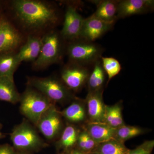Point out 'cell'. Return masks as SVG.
<instances>
[{
    "label": "cell",
    "instance_id": "6da1fadb",
    "mask_svg": "<svg viewBox=\"0 0 154 154\" xmlns=\"http://www.w3.org/2000/svg\"><path fill=\"white\" fill-rule=\"evenodd\" d=\"M13 17L28 35L53 30L60 22L59 10L52 3L40 0H14L10 2Z\"/></svg>",
    "mask_w": 154,
    "mask_h": 154
},
{
    "label": "cell",
    "instance_id": "7a4b0ae2",
    "mask_svg": "<svg viewBox=\"0 0 154 154\" xmlns=\"http://www.w3.org/2000/svg\"><path fill=\"white\" fill-rule=\"evenodd\" d=\"M65 40L60 32L51 30L42 36L41 51L37 59L33 63L35 69H42L58 63L62 60L66 51Z\"/></svg>",
    "mask_w": 154,
    "mask_h": 154
},
{
    "label": "cell",
    "instance_id": "3957f363",
    "mask_svg": "<svg viewBox=\"0 0 154 154\" xmlns=\"http://www.w3.org/2000/svg\"><path fill=\"white\" fill-rule=\"evenodd\" d=\"M28 86L36 89L54 104H63L74 98L60 79L55 77H31L28 78Z\"/></svg>",
    "mask_w": 154,
    "mask_h": 154
},
{
    "label": "cell",
    "instance_id": "277c9868",
    "mask_svg": "<svg viewBox=\"0 0 154 154\" xmlns=\"http://www.w3.org/2000/svg\"><path fill=\"white\" fill-rule=\"evenodd\" d=\"M68 42L66 51L69 61L90 67L102 57L104 49L94 42L80 38Z\"/></svg>",
    "mask_w": 154,
    "mask_h": 154
},
{
    "label": "cell",
    "instance_id": "5b68a950",
    "mask_svg": "<svg viewBox=\"0 0 154 154\" xmlns=\"http://www.w3.org/2000/svg\"><path fill=\"white\" fill-rule=\"evenodd\" d=\"M19 102L21 113L35 126L45 111L53 104H55L39 91L29 86L21 94Z\"/></svg>",
    "mask_w": 154,
    "mask_h": 154
},
{
    "label": "cell",
    "instance_id": "8992f818",
    "mask_svg": "<svg viewBox=\"0 0 154 154\" xmlns=\"http://www.w3.org/2000/svg\"><path fill=\"white\" fill-rule=\"evenodd\" d=\"M11 138L14 148L22 152L36 151L47 146L35 128L26 120L14 127Z\"/></svg>",
    "mask_w": 154,
    "mask_h": 154
},
{
    "label": "cell",
    "instance_id": "52a82bcc",
    "mask_svg": "<svg viewBox=\"0 0 154 154\" xmlns=\"http://www.w3.org/2000/svg\"><path fill=\"white\" fill-rule=\"evenodd\" d=\"M55 104H53L40 116L36 125L39 131L48 140L57 138L63 129V117Z\"/></svg>",
    "mask_w": 154,
    "mask_h": 154
},
{
    "label": "cell",
    "instance_id": "ba28073f",
    "mask_svg": "<svg viewBox=\"0 0 154 154\" xmlns=\"http://www.w3.org/2000/svg\"><path fill=\"white\" fill-rule=\"evenodd\" d=\"M91 71L89 67L69 61L60 72V79L72 92L81 91L87 85Z\"/></svg>",
    "mask_w": 154,
    "mask_h": 154
},
{
    "label": "cell",
    "instance_id": "9c48e42d",
    "mask_svg": "<svg viewBox=\"0 0 154 154\" xmlns=\"http://www.w3.org/2000/svg\"><path fill=\"white\" fill-rule=\"evenodd\" d=\"M23 41L20 30L7 17L0 16V54L17 51Z\"/></svg>",
    "mask_w": 154,
    "mask_h": 154
},
{
    "label": "cell",
    "instance_id": "30bf717a",
    "mask_svg": "<svg viewBox=\"0 0 154 154\" xmlns=\"http://www.w3.org/2000/svg\"><path fill=\"white\" fill-rule=\"evenodd\" d=\"M84 18L77 11V7L68 5L66 10L63 26L60 33L66 41L80 38Z\"/></svg>",
    "mask_w": 154,
    "mask_h": 154
},
{
    "label": "cell",
    "instance_id": "8fae6325",
    "mask_svg": "<svg viewBox=\"0 0 154 154\" xmlns=\"http://www.w3.org/2000/svg\"><path fill=\"white\" fill-rule=\"evenodd\" d=\"M115 22H108L91 15L83 21L80 38L94 42L113 28Z\"/></svg>",
    "mask_w": 154,
    "mask_h": 154
},
{
    "label": "cell",
    "instance_id": "7c38bea8",
    "mask_svg": "<svg viewBox=\"0 0 154 154\" xmlns=\"http://www.w3.org/2000/svg\"><path fill=\"white\" fill-rule=\"evenodd\" d=\"M152 0H121L119 1L116 18L124 19L135 15L146 14L153 11Z\"/></svg>",
    "mask_w": 154,
    "mask_h": 154
},
{
    "label": "cell",
    "instance_id": "4fadbf2b",
    "mask_svg": "<svg viewBox=\"0 0 154 154\" xmlns=\"http://www.w3.org/2000/svg\"><path fill=\"white\" fill-rule=\"evenodd\" d=\"M103 91L88 93L85 100L88 122H104L106 105L103 101Z\"/></svg>",
    "mask_w": 154,
    "mask_h": 154
},
{
    "label": "cell",
    "instance_id": "5bb4252c",
    "mask_svg": "<svg viewBox=\"0 0 154 154\" xmlns=\"http://www.w3.org/2000/svg\"><path fill=\"white\" fill-rule=\"evenodd\" d=\"M71 103L62 111H60L63 118L69 124H81L88 121V114L85 101L74 97Z\"/></svg>",
    "mask_w": 154,
    "mask_h": 154
},
{
    "label": "cell",
    "instance_id": "9a60e30c",
    "mask_svg": "<svg viewBox=\"0 0 154 154\" xmlns=\"http://www.w3.org/2000/svg\"><path fill=\"white\" fill-rule=\"evenodd\" d=\"M42 36L30 34L27 36L24 44L17 52V57L20 63L33 62L37 59L42 45Z\"/></svg>",
    "mask_w": 154,
    "mask_h": 154
},
{
    "label": "cell",
    "instance_id": "2e32d148",
    "mask_svg": "<svg viewBox=\"0 0 154 154\" xmlns=\"http://www.w3.org/2000/svg\"><path fill=\"white\" fill-rule=\"evenodd\" d=\"M85 129L98 144L115 139L116 128L105 122H88Z\"/></svg>",
    "mask_w": 154,
    "mask_h": 154
},
{
    "label": "cell",
    "instance_id": "e0dca14e",
    "mask_svg": "<svg viewBox=\"0 0 154 154\" xmlns=\"http://www.w3.org/2000/svg\"><path fill=\"white\" fill-rule=\"evenodd\" d=\"M119 1L102 0L91 1L96 6V10L93 14L97 18L108 22H115Z\"/></svg>",
    "mask_w": 154,
    "mask_h": 154
},
{
    "label": "cell",
    "instance_id": "ac0fdd59",
    "mask_svg": "<svg viewBox=\"0 0 154 154\" xmlns=\"http://www.w3.org/2000/svg\"><path fill=\"white\" fill-rule=\"evenodd\" d=\"M88 78L87 85L88 92H97L104 90L106 74L102 66L101 60L93 66Z\"/></svg>",
    "mask_w": 154,
    "mask_h": 154
},
{
    "label": "cell",
    "instance_id": "d6986e66",
    "mask_svg": "<svg viewBox=\"0 0 154 154\" xmlns=\"http://www.w3.org/2000/svg\"><path fill=\"white\" fill-rule=\"evenodd\" d=\"M20 96L14 79L0 77V100L16 104L20 101Z\"/></svg>",
    "mask_w": 154,
    "mask_h": 154
},
{
    "label": "cell",
    "instance_id": "ffe728a7",
    "mask_svg": "<svg viewBox=\"0 0 154 154\" xmlns=\"http://www.w3.org/2000/svg\"><path fill=\"white\" fill-rule=\"evenodd\" d=\"M80 131L74 125L69 124L63 131L57 143V147L65 152H71L76 146Z\"/></svg>",
    "mask_w": 154,
    "mask_h": 154
},
{
    "label": "cell",
    "instance_id": "44dd1931",
    "mask_svg": "<svg viewBox=\"0 0 154 154\" xmlns=\"http://www.w3.org/2000/svg\"><path fill=\"white\" fill-rule=\"evenodd\" d=\"M21 63L17 51L4 53L0 54V77H7L14 79V74Z\"/></svg>",
    "mask_w": 154,
    "mask_h": 154
},
{
    "label": "cell",
    "instance_id": "7402d4cb",
    "mask_svg": "<svg viewBox=\"0 0 154 154\" xmlns=\"http://www.w3.org/2000/svg\"><path fill=\"white\" fill-rule=\"evenodd\" d=\"M104 122L115 128L125 125L120 103L118 102L112 106L106 105Z\"/></svg>",
    "mask_w": 154,
    "mask_h": 154
},
{
    "label": "cell",
    "instance_id": "603a6c76",
    "mask_svg": "<svg viewBox=\"0 0 154 154\" xmlns=\"http://www.w3.org/2000/svg\"><path fill=\"white\" fill-rule=\"evenodd\" d=\"M129 151L124 143L113 139L99 144L94 151L100 154H128Z\"/></svg>",
    "mask_w": 154,
    "mask_h": 154
},
{
    "label": "cell",
    "instance_id": "cb8c5ba5",
    "mask_svg": "<svg viewBox=\"0 0 154 154\" xmlns=\"http://www.w3.org/2000/svg\"><path fill=\"white\" fill-rule=\"evenodd\" d=\"M145 132V130L140 127L130 126L125 124L116 128L115 139L124 143L125 141L143 134Z\"/></svg>",
    "mask_w": 154,
    "mask_h": 154
},
{
    "label": "cell",
    "instance_id": "d4e9b609",
    "mask_svg": "<svg viewBox=\"0 0 154 154\" xmlns=\"http://www.w3.org/2000/svg\"><path fill=\"white\" fill-rule=\"evenodd\" d=\"M101 61L102 66L108 78V83L113 77L119 74L121 70V65L117 59L112 57H102Z\"/></svg>",
    "mask_w": 154,
    "mask_h": 154
},
{
    "label": "cell",
    "instance_id": "484cf974",
    "mask_svg": "<svg viewBox=\"0 0 154 154\" xmlns=\"http://www.w3.org/2000/svg\"><path fill=\"white\" fill-rule=\"evenodd\" d=\"M154 147V140L146 141L133 150H130L128 154H151Z\"/></svg>",
    "mask_w": 154,
    "mask_h": 154
},
{
    "label": "cell",
    "instance_id": "4316f807",
    "mask_svg": "<svg viewBox=\"0 0 154 154\" xmlns=\"http://www.w3.org/2000/svg\"><path fill=\"white\" fill-rule=\"evenodd\" d=\"M14 147L8 144L0 145V154H18Z\"/></svg>",
    "mask_w": 154,
    "mask_h": 154
},
{
    "label": "cell",
    "instance_id": "83f0119b",
    "mask_svg": "<svg viewBox=\"0 0 154 154\" xmlns=\"http://www.w3.org/2000/svg\"><path fill=\"white\" fill-rule=\"evenodd\" d=\"M70 154H88L85 153L83 152L78 149H74L70 153Z\"/></svg>",
    "mask_w": 154,
    "mask_h": 154
},
{
    "label": "cell",
    "instance_id": "f1b7e54d",
    "mask_svg": "<svg viewBox=\"0 0 154 154\" xmlns=\"http://www.w3.org/2000/svg\"><path fill=\"white\" fill-rule=\"evenodd\" d=\"M88 154H100L98 152L94 151V152H91V153H89Z\"/></svg>",
    "mask_w": 154,
    "mask_h": 154
},
{
    "label": "cell",
    "instance_id": "f546056e",
    "mask_svg": "<svg viewBox=\"0 0 154 154\" xmlns=\"http://www.w3.org/2000/svg\"><path fill=\"white\" fill-rule=\"evenodd\" d=\"M3 137L2 134V132H1V130H0V139L1 138Z\"/></svg>",
    "mask_w": 154,
    "mask_h": 154
},
{
    "label": "cell",
    "instance_id": "4dcf8cb0",
    "mask_svg": "<svg viewBox=\"0 0 154 154\" xmlns=\"http://www.w3.org/2000/svg\"><path fill=\"white\" fill-rule=\"evenodd\" d=\"M18 154H28V153H26L25 152H21L20 153H18Z\"/></svg>",
    "mask_w": 154,
    "mask_h": 154
},
{
    "label": "cell",
    "instance_id": "1f68e13d",
    "mask_svg": "<svg viewBox=\"0 0 154 154\" xmlns=\"http://www.w3.org/2000/svg\"><path fill=\"white\" fill-rule=\"evenodd\" d=\"M1 3H0V9H1Z\"/></svg>",
    "mask_w": 154,
    "mask_h": 154
},
{
    "label": "cell",
    "instance_id": "d6a6232c",
    "mask_svg": "<svg viewBox=\"0 0 154 154\" xmlns=\"http://www.w3.org/2000/svg\"><path fill=\"white\" fill-rule=\"evenodd\" d=\"M67 154V153H63V154Z\"/></svg>",
    "mask_w": 154,
    "mask_h": 154
}]
</instances>
